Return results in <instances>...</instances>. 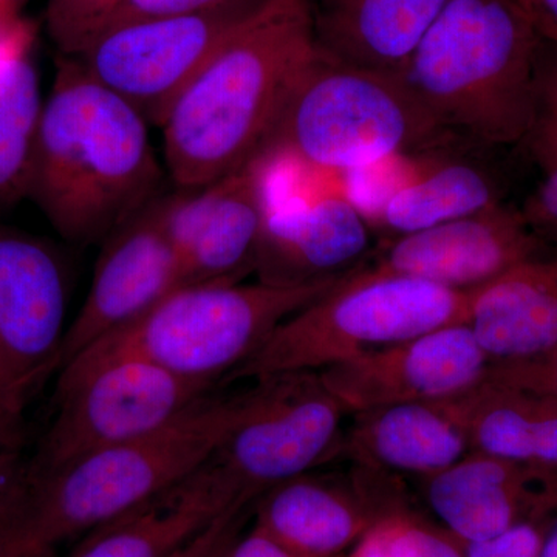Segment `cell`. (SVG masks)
Returning a JSON list of instances; mask_svg holds the SVG:
<instances>
[{
	"mask_svg": "<svg viewBox=\"0 0 557 557\" xmlns=\"http://www.w3.org/2000/svg\"><path fill=\"white\" fill-rule=\"evenodd\" d=\"M67 278L42 239L0 223V437L21 449L28 406L60 372Z\"/></svg>",
	"mask_w": 557,
	"mask_h": 557,
	"instance_id": "9",
	"label": "cell"
},
{
	"mask_svg": "<svg viewBox=\"0 0 557 557\" xmlns=\"http://www.w3.org/2000/svg\"><path fill=\"white\" fill-rule=\"evenodd\" d=\"M490 358L465 324L446 325L318 372L347 416L461 397L486 379Z\"/></svg>",
	"mask_w": 557,
	"mask_h": 557,
	"instance_id": "13",
	"label": "cell"
},
{
	"mask_svg": "<svg viewBox=\"0 0 557 557\" xmlns=\"http://www.w3.org/2000/svg\"><path fill=\"white\" fill-rule=\"evenodd\" d=\"M339 281L304 287L259 281L185 285L70 359L58 372L57 391L121 359L150 362L183 379L215 386L239 369L285 319Z\"/></svg>",
	"mask_w": 557,
	"mask_h": 557,
	"instance_id": "5",
	"label": "cell"
},
{
	"mask_svg": "<svg viewBox=\"0 0 557 557\" xmlns=\"http://www.w3.org/2000/svg\"><path fill=\"white\" fill-rule=\"evenodd\" d=\"M520 148L542 174L557 166V42L544 36L534 65L533 119Z\"/></svg>",
	"mask_w": 557,
	"mask_h": 557,
	"instance_id": "27",
	"label": "cell"
},
{
	"mask_svg": "<svg viewBox=\"0 0 557 557\" xmlns=\"http://www.w3.org/2000/svg\"><path fill=\"white\" fill-rule=\"evenodd\" d=\"M0 557H54V555L33 547L0 518Z\"/></svg>",
	"mask_w": 557,
	"mask_h": 557,
	"instance_id": "36",
	"label": "cell"
},
{
	"mask_svg": "<svg viewBox=\"0 0 557 557\" xmlns=\"http://www.w3.org/2000/svg\"><path fill=\"white\" fill-rule=\"evenodd\" d=\"M339 557H347V556H346V555H344V556H339Z\"/></svg>",
	"mask_w": 557,
	"mask_h": 557,
	"instance_id": "42",
	"label": "cell"
},
{
	"mask_svg": "<svg viewBox=\"0 0 557 557\" xmlns=\"http://www.w3.org/2000/svg\"><path fill=\"white\" fill-rule=\"evenodd\" d=\"M469 293L366 267L285 319L226 383L318 373L431 330L465 324Z\"/></svg>",
	"mask_w": 557,
	"mask_h": 557,
	"instance_id": "6",
	"label": "cell"
},
{
	"mask_svg": "<svg viewBox=\"0 0 557 557\" xmlns=\"http://www.w3.org/2000/svg\"><path fill=\"white\" fill-rule=\"evenodd\" d=\"M247 511H230L205 528L172 557H215L244 527Z\"/></svg>",
	"mask_w": 557,
	"mask_h": 557,
	"instance_id": "33",
	"label": "cell"
},
{
	"mask_svg": "<svg viewBox=\"0 0 557 557\" xmlns=\"http://www.w3.org/2000/svg\"><path fill=\"white\" fill-rule=\"evenodd\" d=\"M467 324L491 362L539 357L557 346V256L515 267L469 293Z\"/></svg>",
	"mask_w": 557,
	"mask_h": 557,
	"instance_id": "22",
	"label": "cell"
},
{
	"mask_svg": "<svg viewBox=\"0 0 557 557\" xmlns=\"http://www.w3.org/2000/svg\"><path fill=\"white\" fill-rule=\"evenodd\" d=\"M380 240L350 197L329 196L267 211L255 274L277 287L339 281L372 262Z\"/></svg>",
	"mask_w": 557,
	"mask_h": 557,
	"instance_id": "18",
	"label": "cell"
},
{
	"mask_svg": "<svg viewBox=\"0 0 557 557\" xmlns=\"http://www.w3.org/2000/svg\"><path fill=\"white\" fill-rule=\"evenodd\" d=\"M32 46L27 22L13 14L0 17V209L27 196L44 109Z\"/></svg>",
	"mask_w": 557,
	"mask_h": 557,
	"instance_id": "25",
	"label": "cell"
},
{
	"mask_svg": "<svg viewBox=\"0 0 557 557\" xmlns=\"http://www.w3.org/2000/svg\"><path fill=\"white\" fill-rule=\"evenodd\" d=\"M347 557H465L463 545L408 507L380 520Z\"/></svg>",
	"mask_w": 557,
	"mask_h": 557,
	"instance_id": "26",
	"label": "cell"
},
{
	"mask_svg": "<svg viewBox=\"0 0 557 557\" xmlns=\"http://www.w3.org/2000/svg\"><path fill=\"white\" fill-rule=\"evenodd\" d=\"M270 174L263 153L205 188L161 196L164 230L185 285L237 284L255 274Z\"/></svg>",
	"mask_w": 557,
	"mask_h": 557,
	"instance_id": "12",
	"label": "cell"
},
{
	"mask_svg": "<svg viewBox=\"0 0 557 557\" xmlns=\"http://www.w3.org/2000/svg\"><path fill=\"white\" fill-rule=\"evenodd\" d=\"M22 463L24 461L21 460L20 450L0 453V497L20 474Z\"/></svg>",
	"mask_w": 557,
	"mask_h": 557,
	"instance_id": "37",
	"label": "cell"
},
{
	"mask_svg": "<svg viewBox=\"0 0 557 557\" xmlns=\"http://www.w3.org/2000/svg\"><path fill=\"white\" fill-rule=\"evenodd\" d=\"M346 417L318 373L255 381L240 420L193 479L225 508L255 507L273 487L343 454Z\"/></svg>",
	"mask_w": 557,
	"mask_h": 557,
	"instance_id": "8",
	"label": "cell"
},
{
	"mask_svg": "<svg viewBox=\"0 0 557 557\" xmlns=\"http://www.w3.org/2000/svg\"><path fill=\"white\" fill-rule=\"evenodd\" d=\"M226 512L208 490L188 479L81 537L65 557H172Z\"/></svg>",
	"mask_w": 557,
	"mask_h": 557,
	"instance_id": "24",
	"label": "cell"
},
{
	"mask_svg": "<svg viewBox=\"0 0 557 557\" xmlns=\"http://www.w3.org/2000/svg\"><path fill=\"white\" fill-rule=\"evenodd\" d=\"M314 49L325 60L401 75L448 0H302Z\"/></svg>",
	"mask_w": 557,
	"mask_h": 557,
	"instance_id": "21",
	"label": "cell"
},
{
	"mask_svg": "<svg viewBox=\"0 0 557 557\" xmlns=\"http://www.w3.org/2000/svg\"><path fill=\"white\" fill-rule=\"evenodd\" d=\"M104 242L89 295L65 333L61 369L185 287L182 267L164 230L161 196Z\"/></svg>",
	"mask_w": 557,
	"mask_h": 557,
	"instance_id": "16",
	"label": "cell"
},
{
	"mask_svg": "<svg viewBox=\"0 0 557 557\" xmlns=\"http://www.w3.org/2000/svg\"><path fill=\"white\" fill-rule=\"evenodd\" d=\"M395 482L357 467L347 478L306 472L263 494L255 523L296 556H344L381 519L406 508Z\"/></svg>",
	"mask_w": 557,
	"mask_h": 557,
	"instance_id": "15",
	"label": "cell"
},
{
	"mask_svg": "<svg viewBox=\"0 0 557 557\" xmlns=\"http://www.w3.org/2000/svg\"><path fill=\"white\" fill-rule=\"evenodd\" d=\"M541 557H557V516L553 518L547 531H545Z\"/></svg>",
	"mask_w": 557,
	"mask_h": 557,
	"instance_id": "38",
	"label": "cell"
},
{
	"mask_svg": "<svg viewBox=\"0 0 557 557\" xmlns=\"http://www.w3.org/2000/svg\"><path fill=\"white\" fill-rule=\"evenodd\" d=\"M314 54L302 0H267L249 14L161 124L174 185L201 189L263 156Z\"/></svg>",
	"mask_w": 557,
	"mask_h": 557,
	"instance_id": "1",
	"label": "cell"
},
{
	"mask_svg": "<svg viewBox=\"0 0 557 557\" xmlns=\"http://www.w3.org/2000/svg\"><path fill=\"white\" fill-rule=\"evenodd\" d=\"M548 39H549V38H548ZM552 40H556V42H557V38H552Z\"/></svg>",
	"mask_w": 557,
	"mask_h": 557,
	"instance_id": "41",
	"label": "cell"
},
{
	"mask_svg": "<svg viewBox=\"0 0 557 557\" xmlns=\"http://www.w3.org/2000/svg\"><path fill=\"white\" fill-rule=\"evenodd\" d=\"M265 2L239 0L199 13L131 22L95 36L73 58L161 127L182 90Z\"/></svg>",
	"mask_w": 557,
	"mask_h": 557,
	"instance_id": "11",
	"label": "cell"
},
{
	"mask_svg": "<svg viewBox=\"0 0 557 557\" xmlns=\"http://www.w3.org/2000/svg\"><path fill=\"white\" fill-rule=\"evenodd\" d=\"M215 557H299L256 523L236 534Z\"/></svg>",
	"mask_w": 557,
	"mask_h": 557,
	"instance_id": "34",
	"label": "cell"
},
{
	"mask_svg": "<svg viewBox=\"0 0 557 557\" xmlns=\"http://www.w3.org/2000/svg\"><path fill=\"white\" fill-rule=\"evenodd\" d=\"M496 150L449 137L399 156L405 172L362 209L380 244L509 203Z\"/></svg>",
	"mask_w": 557,
	"mask_h": 557,
	"instance_id": "14",
	"label": "cell"
},
{
	"mask_svg": "<svg viewBox=\"0 0 557 557\" xmlns=\"http://www.w3.org/2000/svg\"><path fill=\"white\" fill-rule=\"evenodd\" d=\"M11 0H0V17L11 16Z\"/></svg>",
	"mask_w": 557,
	"mask_h": 557,
	"instance_id": "39",
	"label": "cell"
},
{
	"mask_svg": "<svg viewBox=\"0 0 557 557\" xmlns=\"http://www.w3.org/2000/svg\"><path fill=\"white\" fill-rule=\"evenodd\" d=\"M5 450H20V449L10 448V446L7 445L5 442H3L2 437H0V453H5Z\"/></svg>",
	"mask_w": 557,
	"mask_h": 557,
	"instance_id": "40",
	"label": "cell"
},
{
	"mask_svg": "<svg viewBox=\"0 0 557 557\" xmlns=\"http://www.w3.org/2000/svg\"><path fill=\"white\" fill-rule=\"evenodd\" d=\"M456 137L399 76L348 67L314 54L265 153L344 174Z\"/></svg>",
	"mask_w": 557,
	"mask_h": 557,
	"instance_id": "7",
	"label": "cell"
},
{
	"mask_svg": "<svg viewBox=\"0 0 557 557\" xmlns=\"http://www.w3.org/2000/svg\"><path fill=\"white\" fill-rule=\"evenodd\" d=\"M474 453L557 469V403L493 381L453 399Z\"/></svg>",
	"mask_w": 557,
	"mask_h": 557,
	"instance_id": "23",
	"label": "cell"
},
{
	"mask_svg": "<svg viewBox=\"0 0 557 557\" xmlns=\"http://www.w3.org/2000/svg\"><path fill=\"white\" fill-rule=\"evenodd\" d=\"M552 520H530L486 541L461 544L465 557H541L545 531Z\"/></svg>",
	"mask_w": 557,
	"mask_h": 557,
	"instance_id": "31",
	"label": "cell"
},
{
	"mask_svg": "<svg viewBox=\"0 0 557 557\" xmlns=\"http://www.w3.org/2000/svg\"><path fill=\"white\" fill-rule=\"evenodd\" d=\"M239 0H112L91 22L79 46L73 51L78 53L90 39L108 32L110 28L131 22L153 20V17L177 16V14L199 13V11L218 9ZM70 54V57H73Z\"/></svg>",
	"mask_w": 557,
	"mask_h": 557,
	"instance_id": "28",
	"label": "cell"
},
{
	"mask_svg": "<svg viewBox=\"0 0 557 557\" xmlns=\"http://www.w3.org/2000/svg\"><path fill=\"white\" fill-rule=\"evenodd\" d=\"M541 39L518 0H448L399 78L449 134L520 148L533 119Z\"/></svg>",
	"mask_w": 557,
	"mask_h": 557,
	"instance_id": "4",
	"label": "cell"
},
{
	"mask_svg": "<svg viewBox=\"0 0 557 557\" xmlns=\"http://www.w3.org/2000/svg\"><path fill=\"white\" fill-rule=\"evenodd\" d=\"M149 123L62 54L44 102L27 196L67 242L91 245L160 196L161 172Z\"/></svg>",
	"mask_w": 557,
	"mask_h": 557,
	"instance_id": "2",
	"label": "cell"
},
{
	"mask_svg": "<svg viewBox=\"0 0 557 557\" xmlns=\"http://www.w3.org/2000/svg\"><path fill=\"white\" fill-rule=\"evenodd\" d=\"M519 207H502L381 242L370 269L474 292L528 260L549 256Z\"/></svg>",
	"mask_w": 557,
	"mask_h": 557,
	"instance_id": "17",
	"label": "cell"
},
{
	"mask_svg": "<svg viewBox=\"0 0 557 557\" xmlns=\"http://www.w3.org/2000/svg\"><path fill=\"white\" fill-rule=\"evenodd\" d=\"M343 454L387 478H431L471 453L453 399L406 403L351 413Z\"/></svg>",
	"mask_w": 557,
	"mask_h": 557,
	"instance_id": "20",
	"label": "cell"
},
{
	"mask_svg": "<svg viewBox=\"0 0 557 557\" xmlns=\"http://www.w3.org/2000/svg\"><path fill=\"white\" fill-rule=\"evenodd\" d=\"M519 208L539 239L548 248H557V166L542 174Z\"/></svg>",
	"mask_w": 557,
	"mask_h": 557,
	"instance_id": "32",
	"label": "cell"
},
{
	"mask_svg": "<svg viewBox=\"0 0 557 557\" xmlns=\"http://www.w3.org/2000/svg\"><path fill=\"white\" fill-rule=\"evenodd\" d=\"M212 388L138 359L101 366L57 391V417L22 471L47 474L97 450L159 431Z\"/></svg>",
	"mask_w": 557,
	"mask_h": 557,
	"instance_id": "10",
	"label": "cell"
},
{
	"mask_svg": "<svg viewBox=\"0 0 557 557\" xmlns=\"http://www.w3.org/2000/svg\"><path fill=\"white\" fill-rule=\"evenodd\" d=\"M544 38H557V0H518Z\"/></svg>",
	"mask_w": 557,
	"mask_h": 557,
	"instance_id": "35",
	"label": "cell"
},
{
	"mask_svg": "<svg viewBox=\"0 0 557 557\" xmlns=\"http://www.w3.org/2000/svg\"><path fill=\"white\" fill-rule=\"evenodd\" d=\"M249 388L209 394L159 431L78 458L57 471H20L0 516L44 552L83 537L170 493L211 458L247 409ZM24 465V463H22Z\"/></svg>",
	"mask_w": 557,
	"mask_h": 557,
	"instance_id": "3",
	"label": "cell"
},
{
	"mask_svg": "<svg viewBox=\"0 0 557 557\" xmlns=\"http://www.w3.org/2000/svg\"><path fill=\"white\" fill-rule=\"evenodd\" d=\"M421 487L435 522L461 544L557 515V469L474 450L445 471L421 479Z\"/></svg>",
	"mask_w": 557,
	"mask_h": 557,
	"instance_id": "19",
	"label": "cell"
},
{
	"mask_svg": "<svg viewBox=\"0 0 557 557\" xmlns=\"http://www.w3.org/2000/svg\"><path fill=\"white\" fill-rule=\"evenodd\" d=\"M485 380L557 403V346L523 361L491 362Z\"/></svg>",
	"mask_w": 557,
	"mask_h": 557,
	"instance_id": "29",
	"label": "cell"
},
{
	"mask_svg": "<svg viewBox=\"0 0 557 557\" xmlns=\"http://www.w3.org/2000/svg\"><path fill=\"white\" fill-rule=\"evenodd\" d=\"M112 0H50L47 21L62 54H73L84 33Z\"/></svg>",
	"mask_w": 557,
	"mask_h": 557,
	"instance_id": "30",
	"label": "cell"
}]
</instances>
